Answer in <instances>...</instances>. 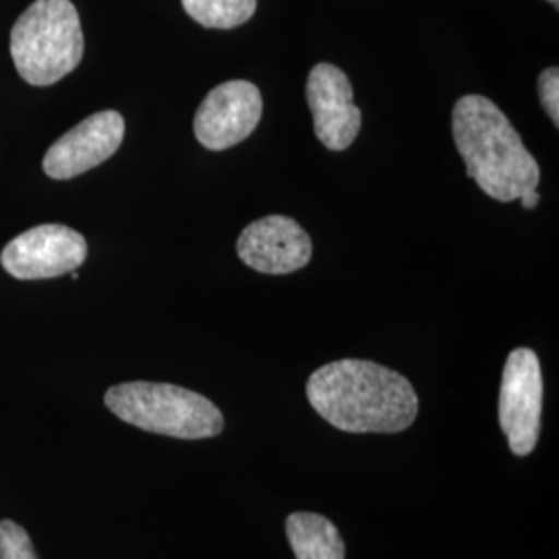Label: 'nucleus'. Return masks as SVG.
I'll return each mask as SVG.
<instances>
[{"mask_svg": "<svg viewBox=\"0 0 559 559\" xmlns=\"http://www.w3.org/2000/svg\"><path fill=\"white\" fill-rule=\"evenodd\" d=\"M543 376L539 357L531 348L510 353L500 388V425L512 454L528 456L540 433Z\"/></svg>", "mask_w": 559, "mask_h": 559, "instance_id": "5", "label": "nucleus"}, {"mask_svg": "<svg viewBox=\"0 0 559 559\" xmlns=\"http://www.w3.org/2000/svg\"><path fill=\"white\" fill-rule=\"evenodd\" d=\"M286 535L297 559H344L346 547L338 528L316 512H295L286 520Z\"/></svg>", "mask_w": 559, "mask_h": 559, "instance_id": "11", "label": "nucleus"}, {"mask_svg": "<svg viewBox=\"0 0 559 559\" xmlns=\"http://www.w3.org/2000/svg\"><path fill=\"white\" fill-rule=\"evenodd\" d=\"M182 9L203 27L233 29L255 15L258 0H182Z\"/></svg>", "mask_w": 559, "mask_h": 559, "instance_id": "12", "label": "nucleus"}, {"mask_svg": "<svg viewBox=\"0 0 559 559\" xmlns=\"http://www.w3.org/2000/svg\"><path fill=\"white\" fill-rule=\"evenodd\" d=\"M263 98L251 81H226L201 102L195 115V138L203 147L222 152L247 140L260 124Z\"/></svg>", "mask_w": 559, "mask_h": 559, "instance_id": "7", "label": "nucleus"}, {"mask_svg": "<svg viewBox=\"0 0 559 559\" xmlns=\"http://www.w3.org/2000/svg\"><path fill=\"white\" fill-rule=\"evenodd\" d=\"M237 253L255 272L284 276L302 270L311 261L313 242L299 222L267 216L251 222L240 233Z\"/></svg>", "mask_w": 559, "mask_h": 559, "instance_id": "10", "label": "nucleus"}, {"mask_svg": "<svg viewBox=\"0 0 559 559\" xmlns=\"http://www.w3.org/2000/svg\"><path fill=\"white\" fill-rule=\"evenodd\" d=\"M522 207L524 210H533V207H537V203H539V191L537 189H533V191H526L522 198Z\"/></svg>", "mask_w": 559, "mask_h": 559, "instance_id": "15", "label": "nucleus"}, {"mask_svg": "<svg viewBox=\"0 0 559 559\" xmlns=\"http://www.w3.org/2000/svg\"><path fill=\"white\" fill-rule=\"evenodd\" d=\"M83 50L80 13L71 0H36L11 29V57L29 85L62 80L80 67Z\"/></svg>", "mask_w": 559, "mask_h": 559, "instance_id": "3", "label": "nucleus"}, {"mask_svg": "<svg viewBox=\"0 0 559 559\" xmlns=\"http://www.w3.org/2000/svg\"><path fill=\"white\" fill-rule=\"evenodd\" d=\"M0 559H38L27 531L13 520L0 522Z\"/></svg>", "mask_w": 559, "mask_h": 559, "instance_id": "13", "label": "nucleus"}, {"mask_svg": "<svg viewBox=\"0 0 559 559\" xmlns=\"http://www.w3.org/2000/svg\"><path fill=\"white\" fill-rule=\"evenodd\" d=\"M539 100L547 112V117L554 120V124H559V71L556 67L545 69L540 73L539 83Z\"/></svg>", "mask_w": 559, "mask_h": 559, "instance_id": "14", "label": "nucleus"}, {"mask_svg": "<svg viewBox=\"0 0 559 559\" xmlns=\"http://www.w3.org/2000/svg\"><path fill=\"white\" fill-rule=\"evenodd\" d=\"M104 402L120 420L158 436L207 440L224 431L221 408L212 400L173 383H119L106 392Z\"/></svg>", "mask_w": 559, "mask_h": 559, "instance_id": "4", "label": "nucleus"}, {"mask_svg": "<svg viewBox=\"0 0 559 559\" xmlns=\"http://www.w3.org/2000/svg\"><path fill=\"white\" fill-rule=\"evenodd\" d=\"M353 85L336 64L320 62L307 80V102L313 115L318 140L332 152L353 145L359 135L362 115L353 104Z\"/></svg>", "mask_w": 559, "mask_h": 559, "instance_id": "9", "label": "nucleus"}, {"mask_svg": "<svg viewBox=\"0 0 559 559\" xmlns=\"http://www.w3.org/2000/svg\"><path fill=\"white\" fill-rule=\"evenodd\" d=\"M307 399L346 433H400L419 415L413 383L373 360L342 359L311 373Z\"/></svg>", "mask_w": 559, "mask_h": 559, "instance_id": "1", "label": "nucleus"}, {"mask_svg": "<svg viewBox=\"0 0 559 559\" xmlns=\"http://www.w3.org/2000/svg\"><path fill=\"white\" fill-rule=\"evenodd\" d=\"M87 258V240L62 224H41L11 240L0 255L2 267L17 280L59 278Z\"/></svg>", "mask_w": 559, "mask_h": 559, "instance_id": "6", "label": "nucleus"}, {"mask_svg": "<svg viewBox=\"0 0 559 559\" xmlns=\"http://www.w3.org/2000/svg\"><path fill=\"white\" fill-rule=\"evenodd\" d=\"M124 138V119L117 110L96 112L50 145L44 156V173L55 180H69L100 166Z\"/></svg>", "mask_w": 559, "mask_h": 559, "instance_id": "8", "label": "nucleus"}, {"mask_svg": "<svg viewBox=\"0 0 559 559\" xmlns=\"http://www.w3.org/2000/svg\"><path fill=\"white\" fill-rule=\"evenodd\" d=\"M547 2H551V4H554V7H558V4H559V0H547Z\"/></svg>", "mask_w": 559, "mask_h": 559, "instance_id": "16", "label": "nucleus"}, {"mask_svg": "<svg viewBox=\"0 0 559 559\" xmlns=\"http://www.w3.org/2000/svg\"><path fill=\"white\" fill-rule=\"evenodd\" d=\"M452 133L468 179L489 198L508 203L539 187V164L489 98L462 96L452 112Z\"/></svg>", "mask_w": 559, "mask_h": 559, "instance_id": "2", "label": "nucleus"}]
</instances>
